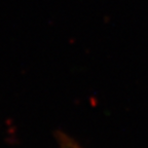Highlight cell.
I'll list each match as a JSON object with an SVG mask.
<instances>
[{"mask_svg":"<svg viewBox=\"0 0 148 148\" xmlns=\"http://www.w3.org/2000/svg\"><path fill=\"white\" fill-rule=\"evenodd\" d=\"M65 148H72V147H65Z\"/></svg>","mask_w":148,"mask_h":148,"instance_id":"6da1fadb","label":"cell"}]
</instances>
